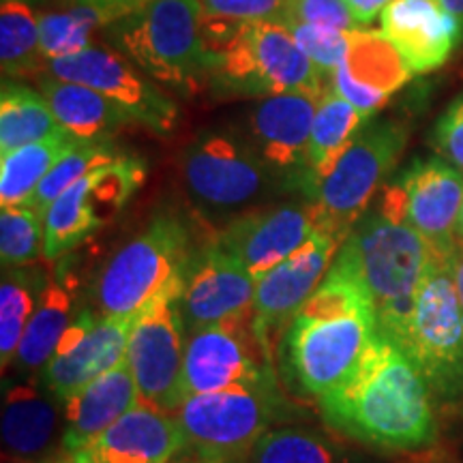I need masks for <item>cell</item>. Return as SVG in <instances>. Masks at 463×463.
<instances>
[{"label": "cell", "mask_w": 463, "mask_h": 463, "mask_svg": "<svg viewBox=\"0 0 463 463\" xmlns=\"http://www.w3.org/2000/svg\"><path fill=\"white\" fill-rule=\"evenodd\" d=\"M317 403L328 425L372 447L419 450L436 439L430 386L380 333L350 378Z\"/></svg>", "instance_id": "1"}, {"label": "cell", "mask_w": 463, "mask_h": 463, "mask_svg": "<svg viewBox=\"0 0 463 463\" xmlns=\"http://www.w3.org/2000/svg\"><path fill=\"white\" fill-rule=\"evenodd\" d=\"M375 335L378 320L369 294L333 264L289 322L283 339L288 372L300 391L322 399L350 378Z\"/></svg>", "instance_id": "2"}, {"label": "cell", "mask_w": 463, "mask_h": 463, "mask_svg": "<svg viewBox=\"0 0 463 463\" xmlns=\"http://www.w3.org/2000/svg\"><path fill=\"white\" fill-rule=\"evenodd\" d=\"M431 256L419 232L375 211L358 219L333 264L361 283L373 303L378 333L399 345Z\"/></svg>", "instance_id": "3"}, {"label": "cell", "mask_w": 463, "mask_h": 463, "mask_svg": "<svg viewBox=\"0 0 463 463\" xmlns=\"http://www.w3.org/2000/svg\"><path fill=\"white\" fill-rule=\"evenodd\" d=\"M194 256L187 223L172 213L155 215L101 269L92 288L97 316L136 322L157 300L181 297Z\"/></svg>", "instance_id": "4"}, {"label": "cell", "mask_w": 463, "mask_h": 463, "mask_svg": "<svg viewBox=\"0 0 463 463\" xmlns=\"http://www.w3.org/2000/svg\"><path fill=\"white\" fill-rule=\"evenodd\" d=\"M114 33L123 54L161 84L195 90L211 75L200 0H150L118 20Z\"/></svg>", "instance_id": "5"}, {"label": "cell", "mask_w": 463, "mask_h": 463, "mask_svg": "<svg viewBox=\"0 0 463 463\" xmlns=\"http://www.w3.org/2000/svg\"><path fill=\"white\" fill-rule=\"evenodd\" d=\"M211 84L232 95L275 97L309 92L322 97L324 75L281 22H247L211 48Z\"/></svg>", "instance_id": "6"}, {"label": "cell", "mask_w": 463, "mask_h": 463, "mask_svg": "<svg viewBox=\"0 0 463 463\" xmlns=\"http://www.w3.org/2000/svg\"><path fill=\"white\" fill-rule=\"evenodd\" d=\"M397 347L419 369L431 395L455 399L463 391V309L450 253L433 251Z\"/></svg>", "instance_id": "7"}, {"label": "cell", "mask_w": 463, "mask_h": 463, "mask_svg": "<svg viewBox=\"0 0 463 463\" xmlns=\"http://www.w3.org/2000/svg\"><path fill=\"white\" fill-rule=\"evenodd\" d=\"M405 144L408 127L399 120L372 118L363 125L316 191L311 211L317 230L344 245L397 165Z\"/></svg>", "instance_id": "8"}, {"label": "cell", "mask_w": 463, "mask_h": 463, "mask_svg": "<svg viewBox=\"0 0 463 463\" xmlns=\"http://www.w3.org/2000/svg\"><path fill=\"white\" fill-rule=\"evenodd\" d=\"M174 416L187 449L242 463L258 439L270 431V425L289 419L292 412L275 382H266L191 395Z\"/></svg>", "instance_id": "9"}, {"label": "cell", "mask_w": 463, "mask_h": 463, "mask_svg": "<svg viewBox=\"0 0 463 463\" xmlns=\"http://www.w3.org/2000/svg\"><path fill=\"white\" fill-rule=\"evenodd\" d=\"M146 178L142 159L123 155L71 184L45 213L43 258L58 260L123 211Z\"/></svg>", "instance_id": "10"}, {"label": "cell", "mask_w": 463, "mask_h": 463, "mask_svg": "<svg viewBox=\"0 0 463 463\" xmlns=\"http://www.w3.org/2000/svg\"><path fill=\"white\" fill-rule=\"evenodd\" d=\"M181 172L194 200L219 213L247 206L275 181L251 142L223 131L195 137L183 150Z\"/></svg>", "instance_id": "11"}, {"label": "cell", "mask_w": 463, "mask_h": 463, "mask_svg": "<svg viewBox=\"0 0 463 463\" xmlns=\"http://www.w3.org/2000/svg\"><path fill=\"white\" fill-rule=\"evenodd\" d=\"M178 298L165 297L131 324L125 361L129 364L142 405L176 414L184 399V335Z\"/></svg>", "instance_id": "12"}, {"label": "cell", "mask_w": 463, "mask_h": 463, "mask_svg": "<svg viewBox=\"0 0 463 463\" xmlns=\"http://www.w3.org/2000/svg\"><path fill=\"white\" fill-rule=\"evenodd\" d=\"M463 206V172L442 157L419 159L397 183L384 187L378 211L408 223L433 251L453 253Z\"/></svg>", "instance_id": "13"}, {"label": "cell", "mask_w": 463, "mask_h": 463, "mask_svg": "<svg viewBox=\"0 0 463 463\" xmlns=\"http://www.w3.org/2000/svg\"><path fill=\"white\" fill-rule=\"evenodd\" d=\"M184 395L275 382L273 361L258 339L253 316L191 333L184 344Z\"/></svg>", "instance_id": "14"}, {"label": "cell", "mask_w": 463, "mask_h": 463, "mask_svg": "<svg viewBox=\"0 0 463 463\" xmlns=\"http://www.w3.org/2000/svg\"><path fill=\"white\" fill-rule=\"evenodd\" d=\"M48 71L65 82L89 86L123 109L133 123L148 127L159 136L172 133L178 123V108L174 101L150 84L131 61H125L112 50L90 45L80 54L50 61Z\"/></svg>", "instance_id": "15"}, {"label": "cell", "mask_w": 463, "mask_h": 463, "mask_svg": "<svg viewBox=\"0 0 463 463\" xmlns=\"http://www.w3.org/2000/svg\"><path fill=\"white\" fill-rule=\"evenodd\" d=\"M339 249V241H335L326 232L316 230L303 247H298L292 256L256 281L253 326L270 361H273L275 337H279L283 326H289L307 298L320 288Z\"/></svg>", "instance_id": "16"}, {"label": "cell", "mask_w": 463, "mask_h": 463, "mask_svg": "<svg viewBox=\"0 0 463 463\" xmlns=\"http://www.w3.org/2000/svg\"><path fill=\"white\" fill-rule=\"evenodd\" d=\"M253 298L256 277L247 266L217 241L202 247L195 251L176 303L184 335L253 316Z\"/></svg>", "instance_id": "17"}, {"label": "cell", "mask_w": 463, "mask_h": 463, "mask_svg": "<svg viewBox=\"0 0 463 463\" xmlns=\"http://www.w3.org/2000/svg\"><path fill=\"white\" fill-rule=\"evenodd\" d=\"M131 324L123 317L92 316L90 311L75 317L43 367V382L52 395L67 403L123 361Z\"/></svg>", "instance_id": "18"}, {"label": "cell", "mask_w": 463, "mask_h": 463, "mask_svg": "<svg viewBox=\"0 0 463 463\" xmlns=\"http://www.w3.org/2000/svg\"><path fill=\"white\" fill-rule=\"evenodd\" d=\"M320 97L309 92L264 97L249 112V142L260 159L283 183L303 189L307 150Z\"/></svg>", "instance_id": "19"}, {"label": "cell", "mask_w": 463, "mask_h": 463, "mask_svg": "<svg viewBox=\"0 0 463 463\" xmlns=\"http://www.w3.org/2000/svg\"><path fill=\"white\" fill-rule=\"evenodd\" d=\"M316 230L311 204L277 206L236 217L217 236V242L239 258L258 281L303 247Z\"/></svg>", "instance_id": "20"}, {"label": "cell", "mask_w": 463, "mask_h": 463, "mask_svg": "<svg viewBox=\"0 0 463 463\" xmlns=\"http://www.w3.org/2000/svg\"><path fill=\"white\" fill-rule=\"evenodd\" d=\"M412 75L384 33L358 28L347 34L345 58L333 73L331 86L364 118H372Z\"/></svg>", "instance_id": "21"}, {"label": "cell", "mask_w": 463, "mask_h": 463, "mask_svg": "<svg viewBox=\"0 0 463 463\" xmlns=\"http://www.w3.org/2000/svg\"><path fill=\"white\" fill-rule=\"evenodd\" d=\"M380 24L414 75L442 67L461 39L457 22L438 0H392Z\"/></svg>", "instance_id": "22"}, {"label": "cell", "mask_w": 463, "mask_h": 463, "mask_svg": "<svg viewBox=\"0 0 463 463\" xmlns=\"http://www.w3.org/2000/svg\"><path fill=\"white\" fill-rule=\"evenodd\" d=\"M184 450L187 439L176 416L137 403L75 455L89 463H172Z\"/></svg>", "instance_id": "23"}, {"label": "cell", "mask_w": 463, "mask_h": 463, "mask_svg": "<svg viewBox=\"0 0 463 463\" xmlns=\"http://www.w3.org/2000/svg\"><path fill=\"white\" fill-rule=\"evenodd\" d=\"M137 403L136 380L123 358L67 402V431L62 438L67 453L84 450Z\"/></svg>", "instance_id": "24"}, {"label": "cell", "mask_w": 463, "mask_h": 463, "mask_svg": "<svg viewBox=\"0 0 463 463\" xmlns=\"http://www.w3.org/2000/svg\"><path fill=\"white\" fill-rule=\"evenodd\" d=\"M39 92L48 101L58 125L78 140L109 142V137L133 123L123 109L89 86L45 75L39 78Z\"/></svg>", "instance_id": "25"}, {"label": "cell", "mask_w": 463, "mask_h": 463, "mask_svg": "<svg viewBox=\"0 0 463 463\" xmlns=\"http://www.w3.org/2000/svg\"><path fill=\"white\" fill-rule=\"evenodd\" d=\"M367 120L354 106H350L333 86H328L317 103V112L311 129L309 150H307V174L303 191L314 198L341 153Z\"/></svg>", "instance_id": "26"}, {"label": "cell", "mask_w": 463, "mask_h": 463, "mask_svg": "<svg viewBox=\"0 0 463 463\" xmlns=\"http://www.w3.org/2000/svg\"><path fill=\"white\" fill-rule=\"evenodd\" d=\"M78 142L82 140L62 131L58 136L0 155V206H24L45 174Z\"/></svg>", "instance_id": "27"}, {"label": "cell", "mask_w": 463, "mask_h": 463, "mask_svg": "<svg viewBox=\"0 0 463 463\" xmlns=\"http://www.w3.org/2000/svg\"><path fill=\"white\" fill-rule=\"evenodd\" d=\"M56 430V410L33 386L17 384L3 408V442L11 455L37 457L50 447Z\"/></svg>", "instance_id": "28"}, {"label": "cell", "mask_w": 463, "mask_h": 463, "mask_svg": "<svg viewBox=\"0 0 463 463\" xmlns=\"http://www.w3.org/2000/svg\"><path fill=\"white\" fill-rule=\"evenodd\" d=\"M62 131L42 92L5 80L0 92V155Z\"/></svg>", "instance_id": "29"}, {"label": "cell", "mask_w": 463, "mask_h": 463, "mask_svg": "<svg viewBox=\"0 0 463 463\" xmlns=\"http://www.w3.org/2000/svg\"><path fill=\"white\" fill-rule=\"evenodd\" d=\"M48 281L37 269L15 266L5 269L3 286H0V358H3V372L15 361L24 337L28 322L37 309Z\"/></svg>", "instance_id": "30"}, {"label": "cell", "mask_w": 463, "mask_h": 463, "mask_svg": "<svg viewBox=\"0 0 463 463\" xmlns=\"http://www.w3.org/2000/svg\"><path fill=\"white\" fill-rule=\"evenodd\" d=\"M0 65L5 78H26L48 69L42 52L39 17L24 0H3L0 9Z\"/></svg>", "instance_id": "31"}, {"label": "cell", "mask_w": 463, "mask_h": 463, "mask_svg": "<svg viewBox=\"0 0 463 463\" xmlns=\"http://www.w3.org/2000/svg\"><path fill=\"white\" fill-rule=\"evenodd\" d=\"M69 317H71V297L67 288L62 286V281L50 279L39 297L37 309L28 322L20 350H17L15 361L20 363V367L39 369L48 364L71 324Z\"/></svg>", "instance_id": "32"}, {"label": "cell", "mask_w": 463, "mask_h": 463, "mask_svg": "<svg viewBox=\"0 0 463 463\" xmlns=\"http://www.w3.org/2000/svg\"><path fill=\"white\" fill-rule=\"evenodd\" d=\"M123 153H118L112 142H78L69 153L62 157L52 170L45 174L43 181L34 189V194L28 198L24 206L33 208L34 213L45 217L48 208L61 198L65 191L95 170V167L112 164Z\"/></svg>", "instance_id": "33"}, {"label": "cell", "mask_w": 463, "mask_h": 463, "mask_svg": "<svg viewBox=\"0 0 463 463\" xmlns=\"http://www.w3.org/2000/svg\"><path fill=\"white\" fill-rule=\"evenodd\" d=\"M106 24H109V20L99 9L82 3H73L67 11L43 14L39 17V39L48 65L56 58L80 54L90 48L92 31Z\"/></svg>", "instance_id": "34"}, {"label": "cell", "mask_w": 463, "mask_h": 463, "mask_svg": "<svg viewBox=\"0 0 463 463\" xmlns=\"http://www.w3.org/2000/svg\"><path fill=\"white\" fill-rule=\"evenodd\" d=\"M242 463H344V459L320 433L281 427L264 433Z\"/></svg>", "instance_id": "35"}, {"label": "cell", "mask_w": 463, "mask_h": 463, "mask_svg": "<svg viewBox=\"0 0 463 463\" xmlns=\"http://www.w3.org/2000/svg\"><path fill=\"white\" fill-rule=\"evenodd\" d=\"M208 50L247 22H286L288 0H200Z\"/></svg>", "instance_id": "36"}, {"label": "cell", "mask_w": 463, "mask_h": 463, "mask_svg": "<svg viewBox=\"0 0 463 463\" xmlns=\"http://www.w3.org/2000/svg\"><path fill=\"white\" fill-rule=\"evenodd\" d=\"M45 223L28 206H9L0 213V258L5 269L28 266L43 256Z\"/></svg>", "instance_id": "37"}, {"label": "cell", "mask_w": 463, "mask_h": 463, "mask_svg": "<svg viewBox=\"0 0 463 463\" xmlns=\"http://www.w3.org/2000/svg\"><path fill=\"white\" fill-rule=\"evenodd\" d=\"M286 26L317 71L333 78V73L337 71V67L345 58L347 34L350 33L333 26L305 24V22H286Z\"/></svg>", "instance_id": "38"}, {"label": "cell", "mask_w": 463, "mask_h": 463, "mask_svg": "<svg viewBox=\"0 0 463 463\" xmlns=\"http://www.w3.org/2000/svg\"><path fill=\"white\" fill-rule=\"evenodd\" d=\"M286 22L333 26L345 33L358 31L354 15L345 0H288Z\"/></svg>", "instance_id": "39"}, {"label": "cell", "mask_w": 463, "mask_h": 463, "mask_svg": "<svg viewBox=\"0 0 463 463\" xmlns=\"http://www.w3.org/2000/svg\"><path fill=\"white\" fill-rule=\"evenodd\" d=\"M438 157L447 159L457 170L463 172V92L439 116L431 136Z\"/></svg>", "instance_id": "40"}, {"label": "cell", "mask_w": 463, "mask_h": 463, "mask_svg": "<svg viewBox=\"0 0 463 463\" xmlns=\"http://www.w3.org/2000/svg\"><path fill=\"white\" fill-rule=\"evenodd\" d=\"M71 3L89 5V7L99 9L109 22H118L123 17L140 11L142 7H146L150 0H71Z\"/></svg>", "instance_id": "41"}, {"label": "cell", "mask_w": 463, "mask_h": 463, "mask_svg": "<svg viewBox=\"0 0 463 463\" xmlns=\"http://www.w3.org/2000/svg\"><path fill=\"white\" fill-rule=\"evenodd\" d=\"M347 7H350L352 15H354L356 24L363 26V24H372L375 17L382 15V11H384L392 0H345Z\"/></svg>", "instance_id": "42"}, {"label": "cell", "mask_w": 463, "mask_h": 463, "mask_svg": "<svg viewBox=\"0 0 463 463\" xmlns=\"http://www.w3.org/2000/svg\"><path fill=\"white\" fill-rule=\"evenodd\" d=\"M450 266H453L455 288H457V294H459V303L463 309V242L459 241H457L455 251L450 253Z\"/></svg>", "instance_id": "43"}, {"label": "cell", "mask_w": 463, "mask_h": 463, "mask_svg": "<svg viewBox=\"0 0 463 463\" xmlns=\"http://www.w3.org/2000/svg\"><path fill=\"white\" fill-rule=\"evenodd\" d=\"M172 463H234V461L222 459V457L204 455V453H198V450L187 449V450H184V453L178 455L176 459H174Z\"/></svg>", "instance_id": "44"}, {"label": "cell", "mask_w": 463, "mask_h": 463, "mask_svg": "<svg viewBox=\"0 0 463 463\" xmlns=\"http://www.w3.org/2000/svg\"><path fill=\"white\" fill-rule=\"evenodd\" d=\"M438 3H439V7L447 11V14L457 22V26H459V33H461V39H463V0H438Z\"/></svg>", "instance_id": "45"}, {"label": "cell", "mask_w": 463, "mask_h": 463, "mask_svg": "<svg viewBox=\"0 0 463 463\" xmlns=\"http://www.w3.org/2000/svg\"><path fill=\"white\" fill-rule=\"evenodd\" d=\"M61 463H89V461H84L82 457H78V455H69L65 461H61Z\"/></svg>", "instance_id": "46"}, {"label": "cell", "mask_w": 463, "mask_h": 463, "mask_svg": "<svg viewBox=\"0 0 463 463\" xmlns=\"http://www.w3.org/2000/svg\"><path fill=\"white\" fill-rule=\"evenodd\" d=\"M457 232L463 236V206H461V215H459V228H457Z\"/></svg>", "instance_id": "47"}, {"label": "cell", "mask_w": 463, "mask_h": 463, "mask_svg": "<svg viewBox=\"0 0 463 463\" xmlns=\"http://www.w3.org/2000/svg\"><path fill=\"white\" fill-rule=\"evenodd\" d=\"M24 3H26V0H24Z\"/></svg>", "instance_id": "48"}]
</instances>
